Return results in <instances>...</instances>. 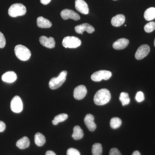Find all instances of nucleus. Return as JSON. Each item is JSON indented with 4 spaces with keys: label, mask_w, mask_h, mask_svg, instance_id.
I'll return each instance as SVG.
<instances>
[{
    "label": "nucleus",
    "mask_w": 155,
    "mask_h": 155,
    "mask_svg": "<svg viewBox=\"0 0 155 155\" xmlns=\"http://www.w3.org/2000/svg\"><path fill=\"white\" fill-rule=\"evenodd\" d=\"M111 98L110 91L107 89L103 88L97 92L94 98V101L97 105H104L110 102Z\"/></svg>",
    "instance_id": "nucleus-1"
},
{
    "label": "nucleus",
    "mask_w": 155,
    "mask_h": 155,
    "mask_svg": "<svg viewBox=\"0 0 155 155\" xmlns=\"http://www.w3.org/2000/svg\"><path fill=\"white\" fill-rule=\"evenodd\" d=\"M15 55L19 60L22 61H27L31 56L30 50L25 46L18 45L14 48Z\"/></svg>",
    "instance_id": "nucleus-2"
},
{
    "label": "nucleus",
    "mask_w": 155,
    "mask_h": 155,
    "mask_svg": "<svg viewBox=\"0 0 155 155\" xmlns=\"http://www.w3.org/2000/svg\"><path fill=\"white\" fill-rule=\"evenodd\" d=\"M26 7L20 3L13 4L8 10L9 16L12 17L23 16L26 14Z\"/></svg>",
    "instance_id": "nucleus-3"
},
{
    "label": "nucleus",
    "mask_w": 155,
    "mask_h": 155,
    "mask_svg": "<svg viewBox=\"0 0 155 155\" xmlns=\"http://www.w3.org/2000/svg\"><path fill=\"white\" fill-rule=\"evenodd\" d=\"M67 74V71L64 70L60 73L58 77L52 78L49 83L50 88L55 90L60 87L66 81Z\"/></svg>",
    "instance_id": "nucleus-4"
},
{
    "label": "nucleus",
    "mask_w": 155,
    "mask_h": 155,
    "mask_svg": "<svg viewBox=\"0 0 155 155\" xmlns=\"http://www.w3.org/2000/svg\"><path fill=\"white\" fill-rule=\"evenodd\" d=\"M80 39L75 36H67L64 38L62 41V45L65 48H75L81 45Z\"/></svg>",
    "instance_id": "nucleus-5"
},
{
    "label": "nucleus",
    "mask_w": 155,
    "mask_h": 155,
    "mask_svg": "<svg viewBox=\"0 0 155 155\" xmlns=\"http://www.w3.org/2000/svg\"><path fill=\"white\" fill-rule=\"evenodd\" d=\"M112 72L107 70H100L95 72L92 75V80L96 82H99L102 80H107L112 76Z\"/></svg>",
    "instance_id": "nucleus-6"
},
{
    "label": "nucleus",
    "mask_w": 155,
    "mask_h": 155,
    "mask_svg": "<svg viewBox=\"0 0 155 155\" xmlns=\"http://www.w3.org/2000/svg\"><path fill=\"white\" fill-rule=\"evenodd\" d=\"M11 110L15 113H21L23 110V103L20 97L16 96L11 100Z\"/></svg>",
    "instance_id": "nucleus-7"
},
{
    "label": "nucleus",
    "mask_w": 155,
    "mask_h": 155,
    "mask_svg": "<svg viewBox=\"0 0 155 155\" xmlns=\"http://www.w3.org/2000/svg\"><path fill=\"white\" fill-rule=\"evenodd\" d=\"M61 16L64 20L70 19L74 20H78L80 19L79 14L75 11L68 9H64L61 11Z\"/></svg>",
    "instance_id": "nucleus-8"
},
{
    "label": "nucleus",
    "mask_w": 155,
    "mask_h": 155,
    "mask_svg": "<svg viewBox=\"0 0 155 155\" xmlns=\"http://www.w3.org/2000/svg\"><path fill=\"white\" fill-rule=\"evenodd\" d=\"M150 48L147 45H143L140 46L136 52L135 57L137 60L143 59L149 53Z\"/></svg>",
    "instance_id": "nucleus-9"
},
{
    "label": "nucleus",
    "mask_w": 155,
    "mask_h": 155,
    "mask_svg": "<svg viewBox=\"0 0 155 155\" xmlns=\"http://www.w3.org/2000/svg\"><path fill=\"white\" fill-rule=\"evenodd\" d=\"M87 93L86 87L83 85H80L76 87L73 93V95L75 99L80 100L83 99Z\"/></svg>",
    "instance_id": "nucleus-10"
},
{
    "label": "nucleus",
    "mask_w": 155,
    "mask_h": 155,
    "mask_svg": "<svg viewBox=\"0 0 155 155\" xmlns=\"http://www.w3.org/2000/svg\"><path fill=\"white\" fill-rule=\"evenodd\" d=\"M75 31L78 34H83L84 31H86L87 33L91 34L94 32V28L87 23H84L81 25H76L75 27Z\"/></svg>",
    "instance_id": "nucleus-11"
},
{
    "label": "nucleus",
    "mask_w": 155,
    "mask_h": 155,
    "mask_svg": "<svg viewBox=\"0 0 155 155\" xmlns=\"http://www.w3.org/2000/svg\"><path fill=\"white\" fill-rule=\"evenodd\" d=\"M75 8L81 14H87L89 13L88 5L84 0H75Z\"/></svg>",
    "instance_id": "nucleus-12"
},
{
    "label": "nucleus",
    "mask_w": 155,
    "mask_h": 155,
    "mask_svg": "<svg viewBox=\"0 0 155 155\" xmlns=\"http://www.w3.org/2000/svg\"><path fill=\"white\" fill-rule=\"evenodd\" d=\"M39 41L41 45L48 48H53L55 46V41L53 37L48 38L45 36H41Z\"/></svg>",
    "instance_id": "nucleus-13"
},
{
    "label": "nucleus",
    "mask_w": 155,
    "mask_h": 155,
    "mask_svg": "<svg viewBox=\"0 0 155 155\" xmlns=\"http://www.w3.org/2000/svg\"><path fill=\"white\" fill-rule=\"evenodd\" d=\"M94 120V116L91 114H87L84 118V123L90 131H94L96 128V125Z\"/></svg>",
    "instance_id": "nucleus-14"
},
{
    "label": "nucleus",
    "mask_w": 155,
    "mask_h": 155,
    "mask_svg": "<svg viewBox=\"0 0 155 155\" xmlns=\"http://www.w3.org/2000/svg\"><path fill=\"white\" fill-rule=\"evenodd\" d=\"M17 75L13 71H9L4 73L2 77V80L7 83H11L14 82L17 79Z\"/></svg>",
    "instance_id": "nucleus-15"
},
{
    "label": "nucleus",
    "mask_w": 155,
    "mask_h": 155,
    "mask_svg": "<svg viewBox=\"0 0 155 155\" xmlns=\"http://www.w3.org/2000/svg\"><path fill=\"white\" fill-rule=\"evenodd\" d=\"M129 40L127 39H119L113 44V48L116 50H122L125 48L129 44Z\"/></svg>",
    "instance_id": "nucleus-16"
},
{
    "label": "nucleus",
    "mask_w": 155,
    "mask_h": 155,
    "mask_svg": "<svg viewBox=\"0 0 155 155\" xmlns=\"http://www.w3.org/2000/svg\"><path fill=\"white\" fill-rule=\"evenodd\" d=\"M125 17L123 14H118L113 17L111 19V24L115 27H119L124 24Z\"/></svg>",
    "instance_id": "nucleus-17"
},
{
    "label": "nucleus",
    "mask_w": 155,
    "mask_h": 155,
    "mask_svg": "<svg viewBox=\"0 0 155 155\" xmlns=\"http://www.w3.org/2000/svg\"><path fill=\"white\" fill-rule=\"evenodd\" d=\"M37 25L39 28H49L51 27L52 24L48 19L42 17H39L37 19Z\"/></svg>",
    "instance_id": "nucleus-18"
},
{
    "label": "nucleus",
    "mask_w": 155,
    "mask_h": 155,
    "mask_svg": "<svg viewBox=\"0 0 155 155\" xmlns=\"http://www.w3.org/2000/svg\"><path fill=\"white\" fill-rule=\"evenodd\" d=\"M16 145L20 149H25L30 145V141L28 137H24L17 141Z\"/></svg>",
    "instance_id": "nucleus-19"
},
{
    "label": "nucleus",
    "mask_w": 155,
    "mask_h": 155,
    "mask_svg": "<svg viewBox=\"0 0 155 155\" xmlns=\"http://www.w3.org/2000/svg\"><path fill=\"white\" fill-rule=\"evenodd\" d=\"M84 133L83 130L80 126L77 125L73 128V133L72 134V138L75 140H78L83 138Z\"/></svg>",
    "instance_id": "nucleus-20"
},
{
    "label": "nucleus",
    "mask_w": 155,
    "mask_h": 155,
    "mask_svg": "<svg viewBox=\"0 0 155 155\" xmlns=\"http://www.w3.org/2000/svg\"><path fill=\"white\" fill-rule=\"evenodd\" d=\"M145 19L150 21L155 19V8H150L146 10L144 14Z\"/></svg>",
    "instance_id": "nucleus-21"
},
{
    "label": "nucleus",
    "mask_w": 155,
    "mask_h": 155,
    "mask_svg": "<svg viewBox=\"0 0 155 155\" xmlns=\"http://www.w3.org/2000/svg\"><path fill=\"white\" fill-rule=\"evenodd\" d=\"M45 137L43 134L40 133H37L35 136V142L37 146L41 147L45 143Z\"/></svg>",
    "instance_id": "nucleus-22"
},
{
    "label": "nucleus",
    "mask_w": 155,
    "mask_h": 155,
    "mask_svg": "<svg viewBox=\"0 0 155 155\" xmlns=\"http://www.w3.org/2000/svg\"><path fill=\"white\" fill-rule=\"evenodd\" d=\"M68 117V115L67 114H62L57 115L54 118L52 123L54 125H57L60 122H64L67 120Z\"/></svg>",
    "instance_id": "nucleus-23"
},
{
    "label": "nucleus",
    "mask_w": 155,
    "mask_h": 155,
    "mask_svg": "<svg viewBox=\"0 0 155 155\" xmlns=\"http://www.w3.org/2000/svg\"><path fill=\"white\" fill-rule=\"evenodd\" d=\"M119 100L122 102L123 106L127 105L130 102V99L129 95L126 92H122L120 94Z\"/></svg>",
    "instance_id": "nucleus-24"
},
{
    "label": "nucleus",
    "mask_w": 155,
    "mask_h": 155,
    "mask_svg": "<svg viewBox=\"0 0 155 155\" xmlns=\"http://www.w3.org/2000/svg\"><path fill=\"white\" fill-rule=\"evenodd\" d=\"M102 147L101 143H95L93 145L92 148L93 155H102Z\"/></svg>",
    "instance_id": "nucleus-25"
},
{
    "label": "nucleus",
    "mask_w": 155,
    "mask_h": 155,
    "mask_svg": "<svg viewBox=\"0 0 155 155\" xmlns=\"http://www.w3.org/2000/svg\"><path fill=\"white\" fill-rule=\"evenodd\" d=\"M122 125V120L118 117H114L111 119L110 125L113 129H117Z\"/></svg>",
    "instance_id": "nucleus-26"
},
{
    "label": "nucleus",
    "mask_w": 155,
    "mask_h": 155,
    "mask_svg": "<svg viewBox=\"0 0 155 155\" xmlns=\"http://www.w3.org/2000/svg\"><path fill=\"white\" fill-rule=\"evenodd\" d=\"M144 29L147 33L152 32L155 29V22H150L147 23L144 26Z\"/></svg>",
    "instance_id": "nucleus-27"
},
{
    "label": "nucleus",
    "mask_w": 155,
    "mask_h": 155,
    "mask_svg": "<svg viewBox=\"0 0 155 155\" xmlns=\"http://www.w3.org/2000/svg\"><path fill=\"white\" fill-rule=\"evenodd\" d=\"M144 95L143 93L141 91H139L136 95L135 99L138 102H141L144 100Z\"/></svg>",
    "instance_id": "nucleus-28"
},
{
    "label": "nucleus",
    "mask_w": 155,
    "mask_h": 155,
    "mask_svg": "<svg viewBox=\"0 0 155 155\" xmlns=\"http://www.w3.org/2000/svg\"><path fill=\"white\" fill-rule=\"evenodd\" d=\"M67 155H80V153L77 150L70 148L67 150Z\"/></svg>",
    "instance_id": "nucleus-29"
},
{
    "label": "nucleus",
    "mask_w": 155,
    "mask_h": 155,
    "mask_svg": "<svg viewBox=\"0 0 155 155\" xmlns=\"http://www.w3.org/2000/svg\"><path fill=\"white\" fill-rule=\"evenodd\" d=\"M6 39L3 34L0 31V48H3L6 45Z\"/></svg>",
    "instance_id": "nucleus-30"
},
{
    "label": "nucleus",
    "mask_w": 155,
    "mask_h": 155,
    "mask_svg": "<svg viewBox=\"0 0 155 155\" xmlns=\"http://www.w3.org/2000/svg\"><path fill=\"white\" fill-rule=\"evenodd\" d=\"M110 155H122L118 149L113 148L110 151Z\"/></svg>",
    "instance_id": "nucleus-31"
},
{
    "label": "nucleus",
    "mask_w": 155,
    "mask_h": 155,
    "mask_svg": "<svg viewBox=\"0 0 155 155\" xmlns=\"http://www.w3.org/2000/svg\"><path fill=\"white\" fill-rule=\"evenodd\" d=\"M6 128L5 124L2 121H0V132H3Z\"/></svg>",
    "instance_id": "nucleus-32"
},
{
    "label": "nucleus",
    "mask_w": 155,
    "mask_h": 155,
    "mask_svg": "<svg viewBox=\"0 0 155 155\" xmlns=\"http://www.w3.org/2000/svg\"><path fill=\"white\" fill-rule=\"evenodd\" d=\"M51 0H40L41 2L44 5H48Z\"/></svg>",
    "instance_id": "nucleus-33"
},
{
    "label": "nucleus",
    "mask_w": 155,
    "mask_h": 155,
    "mask_svg": "<svg viewBox=\"0 0 155 155\" xmlns=\"http://www.w3.org/2000/svg\"><path fill=\"white\" fill-rule=\"evenodd\" d=\"M45 155H56L55 153L54 152L52 151H48L46 153Z\"/></svg>",
    "instance_id": "nucleus-34"
},
{
    "label": "nucleus",
    "mask_w": 155,
    "mask_h": 155,
    "mask_svg": "<svg viewBox=\"0 0 155 155\" xmlns=\"http://www.w3.org/2000/svg\"><path fill=\"white\" fill-rule=\"evenodd\" d=\"M132 155H141V154L138 151H135L134 152Z\"/></svg>",
    "instance_id": "nucleus-35"
},
{
    "label": "nucleus",
    "mask_w": 155,
    "mask_h": 155,
    "mask_svg": "<svg viewBox=\"0 0 155 155\" xmlns=\"http://www.w3.org/2000/svg\"><path fill=\"white\" fill-rule=\"evenodd\" d=\"M154 46L155 47V39L154 42Z\"/></svg>",
    "instance_id": "nucleus-36"
},
{
    "label": "nucleus",
    "mask_w": 155,
    "mask_h": 155,
    "mask_svg": "<svg viewBox=\"0 0 155 155\" xmlns=\"http://www.w3.org/2000/svg\"><path fill=\"white\" fill-rule=\"evenodd\" d=\"M114 1H116V0H114Z\"/></svg>",
    "instance_id": "nucleus-37"
}]
</instances>
